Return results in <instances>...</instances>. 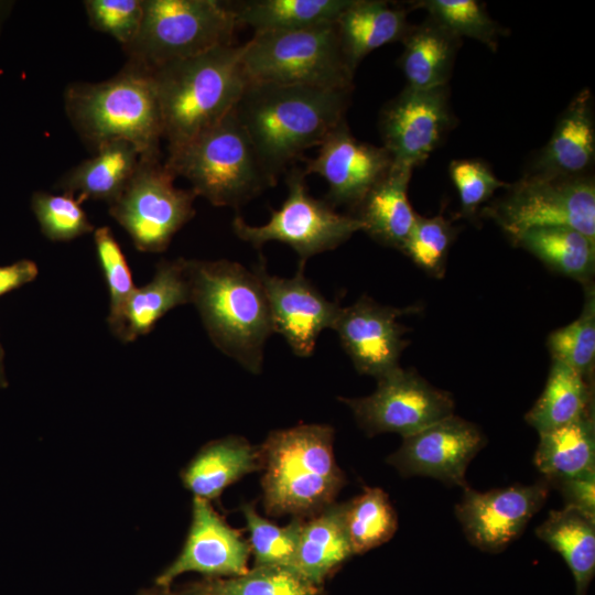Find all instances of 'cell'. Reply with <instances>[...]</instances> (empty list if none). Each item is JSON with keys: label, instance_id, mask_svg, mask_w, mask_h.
I'll return each mask as SVG.
<instances>
[{"label": "cell", "instance_id": "cell-1", "mask_svg": "<svg viewBox=\"0 0 595 595\" xmlns=\"http://www.w3.org/2000/svg\"><path fill=\"white\" fill-rule=\"evenodd\" d=\"M351 90L248 83L235 107L267 175L280 174L345 120Z\"/></svg>", "mask_w": 595, "mask_h": 595}, {"label": "cell", "instance_id": "cell-2", "mask_svg": "<svg viewBox=\"0 0 595 595\" xmlns=\"http://www.w3.org/2000/svg\"><path fill=\"white\" fill-rule=\"evenodd\" d=\"M191 303L212 343L252 374H260L263 349L274 333L262 283L236 261L186 259Z\"/></svg>", "mask_w": 595, "mask_h": 595}, {"label": "cell", "instance_id": "cell-3", "mask_svg": "<svg viewBox=\"0 0 595 595\" xmlns=\"http://www.w3.org/2000/svg\"><path fill=\"white\" fill-rule=\"evenodd\" d=\"M242 45L216 47L150 68L167 151L182 147L235 109L248 78Z\"/></svg>", "mask_w": 595, "mask_h": 595}, {"label": "cell", "instance_id": "cell-4", "mask_svg": "<svg viewBox=\"0 0 595 595\" xmlns=\"http://www.w3.org/2000/svg\"><path fill=\"white\" fill-rule=\"evenodd\" d=\"M333 443L334 429L326 424H301L268 435L258 448L268 515L304 519L334 504L345 476Z\"/></svg>", "mask_w": 595, "mask_h": 595}, {"label": "cell", "instance_id": "cell-5", "mask_svg": "<svg viewBox=\"0 0 595 595\" xmlns=\"http://www.w3.org/2000/svg\"><path fill=\"white\" fill-rule=\"evenodd\" d=\"M65 112L94 152L100 144L123 140L143 154L161 153L162 119L151 69L128 60L109 79L73 83L64 94Z\"/></svg>", "mask_w": 595, "mask_h": 595}, {"label": "cell", "instance_id": "cell-6", "mask_svg": "<svg viewBox=\"0 0 595 595\" xmlns=\"http://www.w3.org/2000/svg\"><path fill=\"white\" fill-rule=\"evenodd\" d=\"M197 196L217 207L239 208L275 183L262 169L235 109L164 160Z\"/></svg>", "mask_w": 595, "mask_h": 595}, {"label": "cell", "instance_id": "cell-7", "mask_svg": "<svg viewBox=\"0 0 595 595\" xmlns=\"http://www.w3.org/2000/svg\"><path fill=\"white\" fill-rule=\"evenodd\" d=\"M241 63L249 83L353 90L350 66L336 23L253 33L242 44Z\"/></svg>", "mask_w": 595, "mask_h": 595}, {"label": "cell", "instance_id": "cell-8", "mask_svg": "<svg viewBox=\"0 0 595 595\" xmlns=\"http://www.w3.org/2000/svg\"><path fill=\"white\" fill-rule=\"evenodd\" d=\"M143 15L128 60L149 68L232 45L238 22L217 0H142Z\"/></svg>", "mask_w": 595, "mask_h": 595}, {"label": "cell", "instance_id": "cell-9", "mask_svg": "<svg viewBox=\"0 0 595 595\" xmlns=\"http://www.w3.org/2000/svg\"><path fill=\"white\" fill-rule=\"evenodd\" d=\"M483 213L512 240L528 229L550 226L571 227L595 239L594 178L524 173Z\"/></svg>", "mask_w": 595, "mask_h": 595}, {"label": "cell", "instance_id": "cell-10", "mask_svg": "<svg viewBox=\"0 0 595 595\" xmlns=\"http://www.w3.org/2000/svg\"><path fill=\"white\" fill-rule=\"evenodd\" d=\"M176 176L161 153L140 155L138 166L121 195L109 205L110 216L142 252H162L175 234L195 215L197 197L174 185Z\"/></svg>", "mask_w": 595, "mask_h": 595}, {"label": "cell", "instance_id": "cell-11", "mask_svg": "<svg viewBox=\"0 0 595 595\" xmlns=\"http://www.w3.org/2000/svg\"><path fill=\"white\" fill-rule=\"evenodd\" d=\"M305 177L302 169L292 166L286 175L288 195L280 208L271 209L269 220L260 226L236 216L231 224L235 235L257 249L269 241L285 244L299 255L300 262L306 263L363 230L355 216L339 214L326 201L313 197Z\"/></svg>", "mask_w": 595, "mask_h": 595}, {"label": "cell", "instance_id": "cell-12", "mask_svg": "<svg viewBox=\"0 0 595 595\" xmlns=\"http://www.w3.org/2000/svg\"><path fill=\"white\" fill-rule=\"evenodd\" d=\"M377 380V389L367 397L339 398L369 435L390 432L404 437L454 414L452 396L412 369L398 367Z\"/></svg>", "mask_w": 595, "mask_h": 595}, {"label": "cell", "instance_id": "cell-13", "mask_svg": "<svg viewBox=\"0 0 595 595\" xmlns=\"http://www.w3.org/2000/svg\"><path fill=\"white\" fill-rule=\"evenodd\" d=\"M455 118L447 85L432 89L405 88L380 111L379 132L392 167L423 164L441 145Z\"/></svg>", "mask_w": 595, "mask_h": 595}, {"label": "cell", "instance_id": "cell-14", "mask_svg": "<svg viewBox=\"0 0 595 595\" xmlns=\"http://www.w3.org/2000/svg\"><path fill=\"white\" fill-rule=\"evenodd\" d=\"M550 488L545 478L532 485H515L483 493L467 486L455 507V513L474 547L497 553L522 533L547 501Z\"/></svg>", "mask_w": 595, "mask_h": 595}, {"label": "cell", "instance_id": "cell-15", "mask_svg": "<svg viewBox=\"0 0 595 595\" xmlns=\"http://www.w3.org/2000/svg\"><path fill=\"white\" fill-rule=\"evenodd\" d=\"M485 442L477 425L452 414L404 436L387 462L403 476H428L466 488V469Z\"/></svg>", "mask_w": 595, "mask_h": 595}, {"label": "cell", "instance_id": "cell-16", "mask_svg": "<svg viewBox=\"0 0 595 595\" xmlns=\"http://www.w3.org/2000/svg\"><path fill=\"white\" fill-rule=\"evenodd\" d=\"M391 166L392 159L383 147L359 141L344 120L318 145L317 155L306 160L303 171L326 181L328 204L355 209Z\"/></svg>", "mask_w": 595, "mask_h": 595}, {"label": "cell", "instance_id": "cell-17", "mask_svg": "<svg viewBox=\"0 0 595 595\" xmlns=\"http://www.w3.org/2000/svg\"><path fill=\"white\" fill-rule=\"evenodd\" d=\"M415 307L397 309L381 305L368 296L342 307L333 329L358 372L376 379L399 366L408 342L407 328L398 318Z\"/></svg>", "mask_w": 595, "mask_h": 595}, {"label": "cell", "instance_id": "cell-18", "mask_svg": "<svg viewBox=\"0 0 595 595\" xmlns=\"http://www.w3.org/2000/svg\"><path fill=\"white\" fill-rule=\"evenodd\" d=\"M304 267L300 262L292 278L270 275L262 261L255 269L268 301L273 332L299 357L313 354L320 334L325 328L333 329L340 310L305 278Z\"/></svg>", "mask_w": 595, "mask_h": 595}, {"label": "cell", "instance_id": "cell-19", "mask_svg": "<svg viewBox=\"0 0 595 595\" xmlns=\"http://www.w3.org/2000/svg\"><path fill=\"white\" fill-rule=\"evenodd\" d=\"M250 547L209 501L194 497L192 522L178 556L156 577L166 588L180 575L196 572L210 578L232 577L248 571Z\"/></svg>", "mask_w": 595, "mask_h": 595}, {"label": "cell", "instance_id": "cell-20", "mask_svg": "<svg viewBox=\"0 0 595 595\" xmlns=\"http://www.w3.org/2000/svg\"><path fill=\"white\" fill-rule=\"evenodd\" d=\"M595 160V125L592 93L585 88L569 104L543 149L536 155L530 174L587 176Z\"/></svg>", "mask_w": 595, "mask_h": 595}, {"label": "cell", "instance_id": "cell-21", "mask_svg": "<svg viewBox=\"0 0 595 595\" xmlns=\"http://www.w3.org/2000/svg\"><path fill=\"white\" fill-rule=\"evenodd\" d=\"M139 150L130 142L112 140L100 144L93 156L82 161L56 183L62 193L77 198L113 203L130 182L140 159Z\"/></svg>", "mask_w": 595, "mask_h": 595}, {"label": "cell", "instance_id": "cell-22", "mask_svg": "<svg viewBox=\"0 0 595 595\" xmlns=\"http://www.w3.org/2000/svg\"><path fill=\"white\" fill-rule=\"evenodd\" d=\"M303 520L292 570L318 586L354 555L345 526V504H332Z\"/></svg>", "mask_w": 595, "mask_h": 595}, {"label": "cell", "instance_id": "cell-23", "mask_svg": "<svg viewBox=\"0 0 595 595\" xmlns=\"http://www.w3.org/2000/svg\"><path fill=\"white\" fill-rule=\"evenodd\" d=\"M335 23L354 69L372 51L401 41L411 26L405 10L381 0H351Z\"/></svg>", "mask_w": 595, "mask_h": 595}, {"label": "cell", "instance_id": "cell-24", "mask_svg": "<svg viewBox=\"0 0 595 595\" xmlns=\"http://www.w3.org/2000/svg\"><path fill=\"white\" fill-rule=\"evenodd\" d=\"M461 40L431 17L411 25L401 40L403 52L399 58L407 86L414 89L446 86Z\"/></svg>", "mask_w": 595, "mask_h": 595}, {"label": "cell", "instance_id": "cell-25", "mask_svg": "<svg viewBox=\"0 0 595 595\" xmlns=\"http://www.w3.org/2000/svg\"><path fill=\"white\" fill-rule=\"evenodd\" d=\"M411 174V170L391 166L355 208L363 231L377 242L399 250L416 217L408 198Z\"/></svg>", "mask_w": 595, "mask_h": 595}, {"label": "cell", "instance_id": "cell-26", "mask_svg": "<svg viewBox=\"0 0 595 595\" xmlns=\"http://www.w3.org/2000/svg\"><path fill=\"white\" fill-rule=\"evenodd\" d=\"M259 452L240 436H227L203 446L182 472L184 486L196 498H218L242 476L259 470Z\"/></svg>", "mask_w": 595, "mask_h": 595}, {"label": "cell", "instance_id": "cell-27", "mask_svg": "<svg viewBox=\"0 0 595 595\" xmlns=\"http://www.w3.org/2000/svg\"><path fill=\"white\" fill-rule=\"evenodd\" d=\"M191 303L185 258L161 260L151 281L136 288L125 311L121 342L130 343L149 334L169 311Z\"/></svg>", "mask_w": 595, "mask_h": 595}, {"label": "cell", "instance_id": "cell-28", "mask_svg": "<svg viewBox=\"0 0 595 595\" xmlns=\"http://www.w3.org/2000/svg\"><path fill=\"white\" fill-rule=\"evenodd\" d=\"M539 435L533 459L551 486L558 482L595 474L593 410L569 424Z\"/></svg>", "mask_w": 595, "mask_h": 595}, {"label": "cell", "instance_id": "cell-29", "mask_svg": "<svg viewBox=\"0 0 595 595\" xmlns=\"http://www.w3.org/2000/svg\"><path fill=\"white\" fill-rule=\"evenodd\" d=\"M351 0L224 1L239 25L255 33L290 31L336 22Z\"/></svg>", "mask_w": 595, "mask_h": 595}, {"label": "cell", "instance_id": "cell-30", "mask_svg": "<svg viewBox=\"0 0 595 595\" xmlns=\"http://www.w3.org/2000/svg\"><path fill=\"white\" fill-rule=\"evenodd\" d=\"M595 518L571 508L550 511L536 529L539 539L559 552L575 581V595H585L595 574Z\"/></svg>", "mask_w": 595, "mask_h": 595}, {"label": "cell", "instance_id": "cell-31", "mask_svg": "<svg viewBox=\"0 0 595 595\" xmlns=\"http://www.w3.org/2000/svg\"><path fill=\"white\" fill-rule=\"evenodd\" d=\"M548 268L589 284L595 271V239L564 226L531 228L512 240Z\"/></svg>", "mask_w": 595, "mask_h": 595}, {"label": "cell", "instance_id": "cell-32", "mask_svg": "<svg viewBox=\"0 0 595 595\" xmlns=\"http://www.w3.org/2000/svg\"><path fill=\"white\" fill-rule=\"evenodd\" d=\"M592 383L566 365L552 363L545 387L526 421L538 433L569 424L593 410Z\"/></svg>", "mask_w": 595, "mask_h": 595}, {"label": "cell", "instance_id": "cell-33", "mask_svg": "<svg viewBox=\"0 0 595 595\" xmlns=\"http://www.w3.org/2000/svg\"><path fill=\"white\" fill-rule=\"evenodd\" d=\"M345 526L354 554H361L393 537L398 517L382 489L365 487L345 504Z\"/></svg>", "mask_w": 595, "mask_h": 595}, {"label": "cell", "instance_id": "cell-34", "mask_svg": "<svg viewBox=\"0 0 595 595\" xmlns=\"http://www.w3.org/2000/svg\"><path fill=\"white\" fill-rule=\"evenodd\" d=\"M585 286V301L580 316L553 331L547 340L552 360L562 363L592 383L595 366V293Z\"/></svg>", "mask_w": 595, "mask_h": 595}, {"label": "cell", "instance_id": "cell-35", "mask_svg": "<svg viewBox=\"0 0 595 595\" xmlns=\"http://www.w3.org/2000/svg\"><path fill=\"white\" fill-rule=\"evenodd\" d=\"M205 595H317L318 586L290 567L255 566L227 578H212L199 585Z\"/></svg>", "mask_w": 595, "mask_h": 595}, {"label": "cell", "instance_id": "cell-36", "mask_svg": "<svg viewBox=\"0 0 595 595\" xmlns=\"http://www.w3.org/2000/svg\"><path fill=\"white\" fill-rule=\"evenodd\" d=\"M93 235L98 262L109 291L107 323L111 333L121 340L126 306L137 286L133 284L127 259L112 230L104 226L96 228Z\"/></svg>", "mask_w": 595, "mask_h": 595}, {"label": "cell", "instance_id": "cell-37", "mask_svg": "<svg viewBox=\"0 0 595 595\" xmlns=\"http://www.w3.org/2000/svg\"><path fill=\"white\" fill-rule=\"evenodd\" d=\"M249 532V547L255 556V566L292 567L298 549L303 519L293 520L283 527L262 518L251 504L240 508Z\"/></svg>", "mask_w": 595, "mask_h": 595}, {"label": "cell", "instance_id": "cell-38", "mask_svg": "<svg viewBox=\"0 0 595 595\" xmlns=\"http://www.w3.org/2000/svg\"><path fill=\"white\" fill-rule=\"evenodd\" d=\"M412 7L425 9L429 17L456 36L479 41L491 51L497 48L498 40L505 33L484 4L476 0H424Z\"/></svg>", "mask_w": 595, "mask_h": 595}, {"label": "cell", "instance_id": "cell-39", "mask_svg": "<svg viewBox=\"0 0 595 595\" xmlns=\"http://www.w3.org/2000/svg\"><path fill=\"white\" fill-rule=\"evenodd\" d=\"M31 208L42 234L52 241H68L94 232L82 203L71 194L34 192Z\"/></svg>", "mask_w": 595, "mask_h": 595}, {"label": "cell", "instance_id": "cell-40", "mask_svg": "<svg viewBox=\"0 0 595 595\" xmlns=\"http://www.w3.org/2000/svg\"><path fill=\"white\" fill-rule=\"evenodd\" d=\"M455 236L456 229L443 215L423 217L416 214L400 251L431 275L441 278Z\"/></svg>", "mask_w": 595, "mask_h": 595}, {"label": "cell", "instance_id": "cell-41", "mask_svg": "<svg viewBox=\"0 0 595 595\" xmlns=\"http://www.w3.org/2000/svg\"><path fill=\"white\" fill-rule=\"evenodd\" d=\"M89 25L113 37L122 48L137 36L143 15L142 0H86Z\"/></svg>", "mask_w": 595, "mask_h": 595}, {"label": "cell", "instance_id": "cell-42", "mask_svg": "<svg viewBox=\"0 0 595 595\" xmlns=\"http://www.w3.org/2000/svg\"><path fill=\"white\" fill-rule=\"evenodd\" d=\"M448 171L465 217L475 215L498 188L509 186L499 180L485 162L477 159L453 160Z\"/></svg>", "mask_w": 595, "mask_h": 595}, {"label": "cell", "instance_id": "cell-43", "mask_svg": "<svg viewBox=\"0 0 595 595\" xmlns=\"http://www.w3.org/2000/svg\"><path fill=\"white\" fill-rule=\"evenodd\" d=\"M563 495L565 507L595 518V474L553 484Z\"/></svg>", "mask_w": 595, "mask_h": 595}, {"label": "cell", "instance_id": "cell-44", "mask_svg": "<svg viewBox=\"0 0 595 595\" xmlns=\"http://www.w3.org/2000/svg\"><path fill=\"white\" fill-rule=\"evenodd\" d=\"M37 266L31 260H19L0 267V296L35 280Z\"/></svg>", "mask_w": 595, "mask_h": 595}, {"label": "cell", "instance_id": "cell-45", "mask_svg": "<svg viewBox=\"0 0 595 595\" xmlns=\"http://www.w3.org/2000/svg\"><path fill=\"white\" fill-rule=\"evenodd\" d=\"M140 595H205L202 591L201 586H197L196 588L185 591V592H178V593H172L169 591H145L142 592Z\"/></svg>", "mask_w": 595, "mask_h": 595}, {"label": "cell", "instance_id": "cell-46", "mask_svg": "<svg viewBox=\"0 0 595 595\" xmlns=\"http://www.w3.org/2000/svg\"><path fill=\"white\" fill-rule=\"evenodd\" d=\"M3 359H4V351L0 344V387H7L8 385L6 372H4Z\"/></svg>", "mask_w": 595, "mask_h": 595}, {"label": "cell", "instance_id": "cell-47", "mask_svg": "<svg viewBox=\"0 0 595 595\" xmlns=\"http://www.w3.org/2000/svg\"><path fill=\"white\" fill-rule=\"evenodd\" d=\"M9 7H10V4H8L7 2L0 1V30H1L2 23L6 20V17L8 14Z\"/></svg>", "mask_w": 595, "mask_h": 595}]
</instances>
